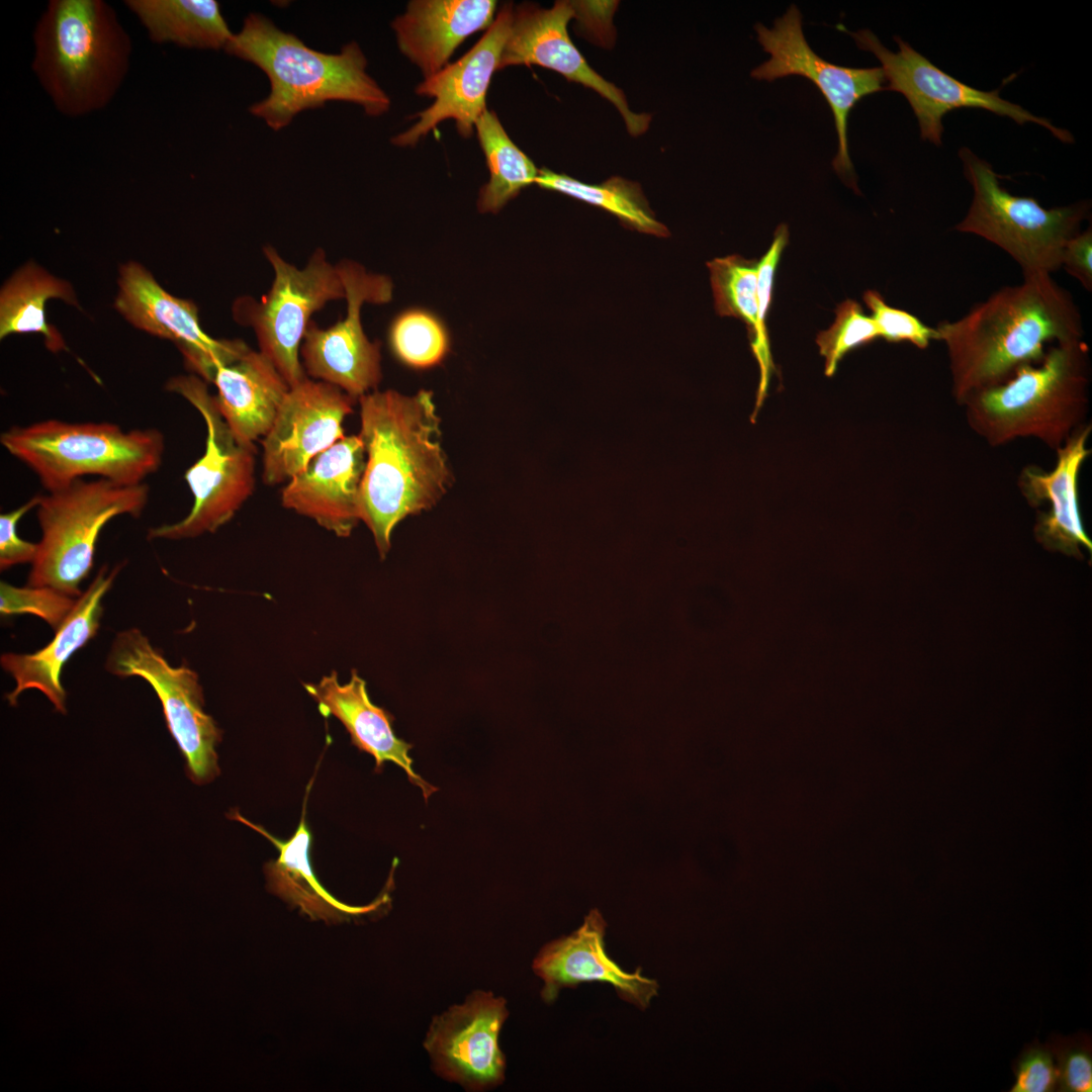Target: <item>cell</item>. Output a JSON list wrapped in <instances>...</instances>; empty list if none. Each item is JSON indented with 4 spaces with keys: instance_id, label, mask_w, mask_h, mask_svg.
I'll return each mask as SVG.
<instances>
[{
    "instance_id": "7",
    "label": "cell",
    "mask_w": 1092,
    "mask_h": 1092,
    "mask_svg": "<svg viewBox=\"0 0 1092 1092\" xmlns=\"http://www.w3.org/2000/svg\"><path fill=\"white\" fill-rule=\"evenodd\" d=\"M149 495L145 482L125 484L105 478H81L40 494L35 509L41 539L27 585L80 597V584L94 565L102 528L121 515L140 517Z\"/></svg>"
},
{
    "instance_id": "6",
    "label": "cell",
    "mask_w": 1092,
    "mask_h": 1092,
    "mask_svg": "<svg viewBox=\"0 0 1092 1092\" xmlns=\"http://www.w3.org/2000/svg\"><path fill=\"white\" fill-rule=\"evenodd\" d=\"M6 451L24 463L48 490L87 475L119 483L144 482L161 466L163 434L154 428L123 431L112 423L46 420L1 434Z\"/></svg>"
},
{
    "instance_id": "39",
    "label": "cell",
    "mask_w": 1092,
    "mask_h": 1092,
    "mask_svg": "<svg viewBox=\"0 0 1092 1092\" xmlns=\"http://www.w3.org/2000/svg\"><path fill=\"white\" fill-rule=\"evenodd\" d=\"M40 494L31 497L17 509L0 515V568L5 570L17 564L32 563L38 550V543L21 539L17 534V524L30 510L39 503Z\"/></svg>"
},
{
    "instance_id": "3",
    "label": "cell",
    "mask_w": 1092,
    "mask_h": 1092,
    "mask_svg": "<svg viewBox=\"0 0 1092 1092\" xmlns=\"http://www.w3.org/2000/svg\"><path fill=\"white\" fill-rule=\"evenodd\" d=\"M223 51L266 74L270 91L249 111L273 130L289 125L298 113L330 101L355 103L374 117L390 107L389 96L367 73V59L355 41L343 46L338 54L318 52L266 16L250 13Z\"/></svg>"
},
{
    "instance_id": "27",
    "label": "cell",
    "mask_w": 1092,
    "mask_h": 1092,
    "mask_svg": "<svg viewBox=\"0 0 1092 1092\" xmlns=\"http://www.w3.org/2000/svg\"><path fill=\"white\" fill-rule=\"evenodd\" d=\"M232 818L259 832L276 846L278 858L265 867L268 886L274 894L298 907L311 919L336 921L348 916H361L377 910L385 902L384 897L366 906L347 905L322 886L309 861L311 833L304 810L296 831L288 840L276 838L238 812H234Z\"/></svg>"
},
{
    "instance_id": "32",
    "label": "cell",
    "mask_w": 1092,
    "mask_h": 1092,
    "mask_svg": "<svg viewBox=\"0 0 1092 1092\" xmlns=\"http://www.w3.org/2000/svg\"><path fill=\"white\" fill-rule=\"evenodd\" d=\"M535 184L601 207L639 232L659 237L668 234L664 224L654 217L638 183L614 176L600 184H587L542 168Z\"/></svg>"
},
{
    "instance_id": "20",
    "label": "cell",
    "mask_w": 1092,
    "mask_h": 1092,
    "mask_svg": "<svg viewBox=\"0 0 1092 1092\" xmlns=\"http://www.w3.org/2000/svg\"><path fill=\"white\" fill-rule=\"evenodd\" d=\"M607 923L592 910L583 923L568 935L545 944L533 961V971L544 982L541 997L552 1003L560 990L581 983L610 984L619 997L646 1009L658 993L656 980L642 974L641 967L626 972L606 950Z\"/></svg>"
},
{
    "instance_id": "30",
    "label": "cell",
    "mask_w": 1092,
    "mask_h": 1092,
    "mask_svg": "<svg viewBox=\"0 0 1092 1092\" xmlns=\"http://www.w3.org/2000/svg\"><path fill=\"white\" fill-rule=\"evenodd\" d=\"M716 311L722 316L742 321L748 331L751 347L761 368L759 394H764L771 358L768 338L758 324L757 268L758 261L739 255L716 258L707 264Z\"/></svg>"
},
{
    "instance_id": "25",
    "label": "cell",
    "mask_w": 1092,
    "mask_h": 1092,
    "mask_svg": "<svg viewBox=\"0 0 1092 1092\" xmlns=\"http://www.w3.org/2000/svg\"><path fill=\"white\" fill-rule=\"evenodd\" d=\"M1090 427L1077 430L1064 447L1058 449L1056 467L1044 472L1025 468L1021 475L1022 491L1032 506L1048 502L1050 511L1038 517L1034 532L1046 549L1082 558L1081 546L1092 552L1078 504V473L1090 450L1086 447Z\"/></svg>"
},
{
    "instance_id": "5",
    "label": "cell",
    "mask_w": 1092,
    "mask_h": 1092,
    "mask_svg": "<svg viewBox=\"0 0 1092 1092\" xmlns=\"http://www.w3.org/2000/svg\"><path fill=\"white\" fill-rule=\"evenodd\" d=\"M1089 353L1083 339L1053 344L1043 358L963 402L974 427L992 444L1033 436L1058 446L1084 416Z\"/></svg>"
},
{
    "instance_id": "31",
    "label": "cell",
    "mask_w": 1092,
    "mask_h": 1092,
    "mask_svg": "<svg viewBox=\"0 0 1092 1092\" xmlns=\"http://www.w3.org/2000/svg\"><path fill=\"white\" fill-rule=\"evenodd\" d=\"M474 127L489 170L477 208L497 213L523 188L535 183L539 169L510 139L494 111L486 108Z\"/></svg>"
},
{
    "instance_id": "21",
    "label": "cell",
    "mask_w": 1092,
    "mask_h": 1092,
    "mask_svg": "<svg viewBox=\"0 0 1092 1092\" xmlns=\"http://www.w3.org/2000/svg\"><path fill=\"white\" fill-rule=\"evenodd\" d=\"M365 465L359 436H344L287 481L281 492L282 505L339 537H348L361 521Z\"/></svg>"
},
{
    "instance_id": "17",
    "label": "cell",
    "mask_w": 1092,
    "mask_h": 1092,
    "mask_svg": "<svg viewBox=\"0 0 1092 1092\" xmlns=\"http://www.w3.org/2000/svg\"><path fill=\"white\" fill-rule=\"evenodd\" d=\"M355 401L341 388L308 377L291 386L263 440L265 484L288 481L342 439L343 422Z\"/></svg>"
},
{
    "instance_id": "38",
    "label": "cell",
    "mask_w": 1092,
    "mask_h": 1092,
    "mask_svg": "<svg viewBox=\"0 0 1092 1092\" xmlns=\"http://www.w3.org/2000/svg\"><path fill=\"white\" fill-rule=\"evenodd\" d=\"M1010 1092H1052L1057 1090L1058 1071L1051 1048L1033 1044L1023 1051L1014 1067Z\"/></svg>"
},
{
    "instance_id": "33",
    "label": "cell",
    "mask_w": 1092,
    "mask_h": 1092,
    "mask_svg": "<svg viewBox=\"0 0 1092 1092\" xmlns=\"http://www.w3.org/2000/svg\"><path fill=\"white\" fill-rule=\"evenodd\" d=\"M388 341L393 355L404 365L427 369L441 363L449 352V333L433 312L410 308L392 321Z\"/></svg>"
},
{
    "instance_id": "12",
    "label": "cell",
    "mask_w": 1092,
    "mask_h": 1092,
    "mask_svg": "<svg viewBox=\"0 0 1092 1092\" xmlns=\"http://www.w3.org/2000/svg\"><path fill=\"white\" fill-rule=\"evenodd\" d=\"M857 47L873 53L880 61L886 90L905 96L918 120L923 140L940 146L943 133L942 118L954 109L980 108L1013 119L1018 124L1032 121L1048 128L1064 143H1073L1070 131L1057 127L1049 119L1031 114L1023 107L1000 97L999 89L982 91L946 74L915 51L901 37L895 36L899 51L891 52L870 29L848 32Z\"/></svg>"
},
{
    "instance_id": "1",
    "label": "cell",
    "mask_w": 1092,
    "mask_h": 1092,
    "mask_svg": "<svg viewBox=\"0 0 1092 1092\" xmlns=\"http://www.w3.org/2000/svg\"><path fill=\"white\" fill-rule=\"evenodd\" d=\"M359 438L366 454L360 511L381 558L396 525L431 509L451 484L440 443L441 419L433 395L420 390L373 391L359 398Z\"/></svg>"
},
{
    "instance_id": "18",
    "label": "cell",
    "mask_w": 1092,
    "mask_h": 1092,
    "mask_svg": "<svg viewBox=\"0 0 1092 1092\" xmlns=\"http://www.w3.org/2000/svg\"><path fill=\"white\" fill-rule=\"evenodd\" d=\"M116 309L134 327L174 342L187 367L205 382L216 369L239 358L249 347L242 341L216 340L200 326L197 306L167 292L142 265L120 269Z\"/></svg>"
},
{
    "instance_id": "13",
    "label": "cell",
    "mask_w": 1092,
    "mask_h": 1092,
    "mask_svg": "<svg viewBox=\"0 0 1092 1092\" xmlns=\"http://www.w3.org/2000/svg\"><path fill=\"white\" fill-rule=\"evenodd\" d=\"M337 268L345 290L346 316L327 329L310 322L300 354L309 376L359 399L381 380L380 345L365 335L361 308L365 302L390 301L393 287L388 277L368 273L355 262L343 261Z\"/></svg>"
},
{
    "instance_id": "40",
    "label": "cell",
    "mask_w": 1092,
    "mask_h": 1092,
    "mask_svg": "<svg viewBox=\"0 0 1092 1092\" xmlns=\"http://www.w3.org/2000/svg\"><path fill=\"white\" fill-rule=\"evenodd\" d=\"M1062 267L1087 290H1092V229L1071 238L1063 251Z\"/></svg>"
},
{
    "instance_id": "35",
    "label": "cell",
    "mask_w": 1092,
    "mask_h": 1092,
    "mask_svg": "<svg viewBox=\"0 0 1092 1092\" xmlns=\"http://www.w3.org/2000/svg\"><path fill=\"white\" fill-rule=\"evenodd\" d=\"M77 600L50 586L17 587L0 583L2 616L29 614L46 621L55 631L63 624Z\"/></svg>"
},
{
    "instance_id": "41",
    "label": "cell",
    "mask_w": 1092,
    "mask_h": 1092,
    "mask_svg": "<svg viewBox=\"0 0 1092 1092\" xmlns=\"http://www.w3.org/2000/svg\"><path fill=\"white\" fill-rule=\"evenodd\" d=\"M575 11V16L580 24L581 29L586 33H599L611 31L614 33V28L611 25L612 15L618 6V2L614 1H572Z\"/></svg>"
},
{
    "instance_id": "22",
    "label": "cell",
    "mask_w": 1092,
    "mask_h": 1092,
    "mask_svg": "<svg viewBox=\"0 0 1092 1092\" xmlns=\"http://www.w3.org/2000/svg\"><path fill=\"white\" fill-rule=\"evenodd\" d=\"M121 565L99 569L93 581L77 598V602L63 624L56 630L52 641L34 653H4L2 668L15 680V688L6 695L11 706L17 704L19 695L26 690L41 692L59 713H66V691L62 685V671L72 655L84 647L98 632L103 614L102 601Z\"/></svg>"
},
{
    "instance_id": "26",
    "label": "cell",
    "mask_w": 1092,
    "mask_h": 1092,
    "mask_svg": "<svg viewBox=\"0 0 1092 1092\" xmlns=\"http://www.w3.org/2000/svg\"><path fill=\"white\" fill-rule=\"evenodd\" d=\"M212 383L218 408L237 440L254 444L265 437L290 386L263 353L248 349L220 365Z\"/></svg>"
},
{
    "instance_id": "9",
    "label": "cell",
    "mask_w": 1092,
    "mask_h": 1092,
    "mask_svg": "<svg viewBox=\"0 0 1092 1092\" xmlns=\"http://www.w3.org/2000/svg\"><path fill=\"white\" fill-rule=\"evenodd\" d=\"M166 387L199 412L207 431L203 455L184 475L193 494L189 514L149 530L150 539L178 540L213 533L235 516L254 491L257 449L237 440L202 378L178 376Z\"/></svg>"
},
{
    "instance_id": "4",
    "label": "cell",
    "mask_w": 1092,
    "mask_h": 1092,
    "mask_svg": "<svg viewBox=\"0 0 1092 1092\" xmlns=\"http://www.w3.org/2000/svg\"><path fill=\"white\" fill-rule=\"evenodd\" d=\"M31 69L56 109L80 117L106 107L124 81L131 40L103 0H51L33 31Z\"/></svg>"
},
{
    "instance_id": "29",
    "label": "cell",
    "mask_w": 1092,
    "mask_h": 1092,
    "mask_svg": "<svg viewBox=\"0 0 1092 1092\" xmlns=\"http://www.w3.org/2000/svg\"><path fill=\"white\" fill-rule=\"evenodd\" d=\"M61 298L72 305L78 301L71 285L33 263L20 268L4 284L0 293V338L11 334L38 333L52 352L67 349L61 334L46 317V303Z\"/></svg>"
},
{
    "instance_id": "28",
    "label": "cell",
    "mask_w": 1092,
    "mask_h": 1092,
    "mask_svg": "<svg viewBox=\"0 0 1092 1092\" xmlns=\"http://www.w3.org/2000/svg\"><path fill=\"white\" fill-rule=\"evenodd\" d=\"M124 5L158 44L217 51L234 34L216 0H125Z\"/></svg>"
},
{
    "instance_id": "11",
    "label": "cell",
    "mask_w": 1092,
    "mask_h": 1092,
    "mask_svg": "<svg viewBox=\"0 0 1092 1092\" xmlns=\"http://www.w3.org/2000/svg\"><path fill=\"white\" fill-rule=\"evenodd\" d=\"M105 666L117 676H140L150 684L194 783H207L219 774L215 748L221 731L203 710L202 688L194 670L171 665L138 628L117 633Z\"/></svg>"
},
{
    "instance_id": "34",
    "label": "cell",
    "mask_w": 1092,
    "mask_h": 1092,
    "mask_svg": "<svg viewBox=\"0 0 1092 1092\" xmlns=\"http://www.w3.org/2000/svg\"><path fill=\"white\" fill-rule=\"evenodd\" d=\"M878 338L873 318L864 313L857 301L846 299L840 303L835 310L833 324L816 338L819 352L825 358V374L832 376L844 355Z\"/></svg>"
},
{
    "instance_id": "10",
    "label": "cell",
    "mask_w": 1092,
    "mask_h": 1092,
    "mask_svg": "<svg viewBox=\"0 0 1092 1092\" xmlns=\"http://www.w3.org/2000/svg\"><path fill=\"white\" fill-rule=\"evenodd\" d=\"M264 253L274 270L272 286L260 301L239 300L236 312L253 328L260 352L291 387L307 378L299 353L310 316L328 301L345 298L344 285L337 265L327 261L322 249L302 269L284 261L272 247L264 248Z\"/></svg>"
},
{
    "instance_id": "16",
    "label": "cell",
    "mask_w": 1092,
    "mask_h": 1092,
    "mask_svg": "<svg viewBox=\"0 0 1092 1092\" xmlns=\"http://www.w3.org/2000/svg\"><path fill=\"white\" fill-rule=\"evenodd\" d=\"M508 1016L504 998L475 991L435 1017L424 1045L436 1073L473 1091L499 1085L506 1058L498 1035Z\"/></svg>"
},
{
    "instance_id": "23",
    "label": "cell",
    "mask_w": 1092,
    "mask_h": 1092,
    "mask_svg": "<svg viewBox=\"0 0 1092 1092\" xmlns=\"http://www.w3.org/2000/svg\"><path fill=\"white\" fill-rule=\"evenodd\" d=\"M494 0H413L391 23L400 53L430 78L471 34L494 21Z\"/></svg>"
},
{
    "instance_id": "2",
    "label": "cell",
    "mask_w": 1092,
    "mask_h": 1092,
    "mask_svg": "<svg viewBox=\"0 0 1092 1092\" xmlns=\"http://www.w3.org/2000/svg\"><path fill=\"white\" fill-rule=\"evenodd\" d=\"M956 321L935 328L947 349L953 394L999 384L1023 365L1039 362L1045 345L1083 339V323L1073 296L1051 274H1022Z\"/></svg>"
},
{
    "instance_id": "8",
    "label": "cell",
    "mask_w": 1092,
    "mask_h": 1092,
    "mask_svg": "<svg viewBox=\"0 0 1092 1092\" xmlns=\"http://www.w3.org/2000/svg\"><path fill=\"white\" fill-rule=\"evenodd\" d=\"M959 156L974 196L956 230L1002 249L1020 266L1022 274H1052L1060 269L1067 242L1089 216L1088 201L1044 208L1033 197L1010 194L1000 185L992 166L970 149L962 148Z\"/></svg>"
},
{
    "instance_id": "36",
    "label": "cell",
    "mask_w": 1092,
    "mask_h": 1092,
    "mask_svg": "<svg viewBox=\"0 0 1092 1092\" xmlns=\"http://www.w3.org/2000/svg\"><path fill=\"white\" fill-rule=\"evenodd\" d=\"M862 298L880 338L892 343L909 342L919 349H926L932 340H938L935 328L906 310L890 306L879 291L869 289Z\"/></svg>"
},
{
    "instance_id": "37",
    "label": "cell",
    "mask_w": 1092,
    "mask_h": 1092,
    "mask_svg": "<svg viewBox=\"0 0 1092 1092\" xmlns=\"http://www.w3.org/2000/svg\"><path fill=\"white\" fill-rule=\"evenodd\" d=\"M1058 1071L1057 1090L1092 1091V1055L1087 1038L1057 1039L1051 1048Z\"/></svg>"
},
{
    "instance_id": "15",
    "label": "cell",
    "mask_w": 1092,
    "mask_h": 1092,
    "mask_svg": "<svg viewBox=\"0 0 1092 1092\" xmlns=\"http://www.w3.org/2000/svg\"><path fill=\"white\" fill-rule=\"evenodd\" d=\"M574 16L572 1H556L549 9L532 3L514 6L497 71L516 65H536L555 71L567 81L593 89L610 101L631 135L644 133L650 114L633 112L624 92L598 74L571 41L567 24Z\"/></svg>"
},
{
    "instance_id": "14",
    "label": "cell",
    "mask_w": 1092,
    "mask_h": 1092,
    "mask_svg": "<svg viewBox=\"0 0 1092 1092\" xmlns=\"http://www.w3.org/2000/svg\"><path fill=\"white\" fill-rule=\"evenodd\" d=\"M755 30L759 43L770 58L753 69L751 76L757 80L772 81L798 75L817 86L832 110L838 139V150L832 166L856 190L848 154L847 118L862 97L886 90L882 69L842 67L819 57L805 38L802 14L796 5H791L771 28L757 23Z\"/></svg>"
},
{
    "instance_id": "24",
    "label": "cell",
    "mask_w": 1092,
    "mask_h": 1092,
    "mask_svg": "<svg viewBox=\"0 0 1092 1092\" xmlns=\"http://www.w3.org/2000/svg\"><path fill=\"white\" fill-rule=\"evenodd\" d=\"M305 691L317 703L320 713L334 716L345 726L352 743L372 755L376 770L380 771L386 761L401 767L408 780L422 790L426 800L437 791L424 781L413 768L408 751L410 743L398 738L392 728V716L373 704L366 689V681L352 670L349 681L341 684L333 671L316 684H304Z\"/></svg>"
},
{
    "instance_id": "19",
    "label": "cell",
    "mask_w": 1092,
    "mask_h": 1092,
    "mask_svg": "<svg viewBox=\"0 0 1092 1092\" xmlns=\"http://www.w3.org/2000/svg\"><path fill=\"white\" fill-rule=\"evenodd\" d=\"M513 9L512 3L503 4L493 23L465 55L417 86L418 95L434 101L413 116L418 118L413 126L391 139L393 145L414 147L447 119L455 121L461 136L472 135L476 121L486 109L487 89L498 68Z\"/></svg>"
}]
</instances>
